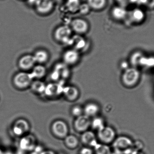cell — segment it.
I'll return each mask as SVG.
<instances>
[{
  "instance_id": "8",
  "label": "cell",
  "mask_w": 154,
  "mask_h": 154,
  "mask_svg": "<svg viewBox=\"0 0 154 154\" xmlns=\"http://www.w3.org/2000/svg\"><path fill=\"white\" fill-rule=\"evenodd\" d=\"M51 131L55 136L65 138L68 135V127L63 120H56L51 125Z\"/></svg>"
},
{
  "instance_id": "22",
  "label": "cell",
  "mask_w": 154,
  "mask_h": 154,
  "mask_svg": "<svg viewBox=\"0 0 154 154\" xmlns=\"http://www.w3.org/2000/svg\"><path fill=\"white\" fill-rule=\"evenodd\" d=\"M87 3L91 10L101 11L106 6L107 0H87Z\"/></svg>"
},
{
  "instance_id": "4",
  "label": "cell",
  "mask_w": 154,
  "mask_h": 154,
  "mask_svg": "<svg viewBox=\"0 0 154 154\" xmlns=\"http://www.w3.org/2000/svg\"><path fill=\"white\" fill-rule=\"evenodd\" d=\"M29 122L24 119H17L12 126L11 132L14 136L21 137L28 134L30 130Z\"/></svg>"
},
{
  "instance_id": "30",
  "label": "cell",
  "mask_w": 154,
  "mask_h": 154,
  "mask_svg": "<svg viewBox=\"0 0 154 154\" xmlns=\"http://www.w3.org/2000/svg\"><path fill=\"white\" fill-rule=\"evenodd\" d=\"M91 9L87 3L81 4L79 7V11L80 13L82 15L88 14L89 12Z\"/></svg>"
},
{
  "instance_id": "6",
  "label": "cell",
  "mask_w": 154,
  "mask_h": 154,
  "mask_svg": "<svg viewBox=\"0 0 154 154\" xmlns=\"http://www.w3.org/2000/svg\"><path fill=\"white\" fill-rule=\"evenodd\" d=\"M37 140L34 136L27 134L20 137L18 146L21 151L30 152L37 146Z\"/></svg>"
},
{
  "instance_id": "27",
  "label": "cell",
  "mask_w": 154,
  "mask_h": 154,
  "mask_svg": "<svg viewBox=\"0 0 154 154\" xmlns=\"http://www.w3.org/2000/svg\"><path fill=\"white\" fill-rule=\"evenodd\" d=\"M65 143L68 147L74 149L79 145V140L74 135H68L65 138Z\"/></svg>"
},
{
  "instance_id": "11",
  "label": "cell",
  "mask_w": 154,
  "mask_h": 154,
  "mask_svg": "<svg viewBox=\"0 0 154 154\" xmlns=\"http://www.w3.org/2000/svg\"><path fill=\"white\" fill-rule=\"evenodd\" d=\"M54 8V3L52 0H37L35 4L36 11L42 15L50 13Z\"/></svg>"
},
{
  "instance_id": "15",
  "label": "cell",
  "mask_w": 154,
  "mask_h": 154,
  "mask_svg": "<svg viewBox=\"0 0 154 154\" xmlns=\"http://www.w3.org/2000/svg\"><path fill=\"white\" fill-rule=\"evenodd\" d=\"M36 63L33 56L26 55L20 58L18 62V66L21 69L26 71L33 68Z\"/></svg>"
},
{
  "instance_id": "5",
  "label": "cell",
  "mask_w": 154,
  "mask_h": 154,
  "mask_svg": "<svg viewBox=\"0 0 154 154\" xmlns=\"http://www.w3.org/2000/svg\"><path fill=\"white\" fill-rule=\"evenodd\" d=\"M139 77L140 73L137 69L134 68H128L123 73L122 82L128 87L134 86L138 82Z\"/></svg>"
},
{
  "instance_id": "32",
  "label": "cell",
  "mask_w": 154,
  "mask_h": 154,
  "mask_svg": "<svg viewBox=\"0 0 154 154\" xmlns=\"http://www.w3.org/2000/svg\"><path fill=\"white\" fill-rule=\"evenodd\" d=\"M83 112V109L79 106H74L71 110L72 115L76 117V118L82 115Z\"/></svg>"
},
{
  "instance_id": "1",
  "label": "cell",
  "mask_w": 154,
  "mask_h": 154,
  "mask_svg": "<svg viewBox=\"0 0 154 154\" xmlns=\"http://www.w3.org/2000/svg\"><path fill=\"white\" fill-rule=\"evenodd\" d=\"M113 148L116 154H130L134 151V142L129 137L121 136L113 142Z\"/></svg>"
},
{
  "instance_id": "35",
  "label": "cell",
  "mask_w": 154,
  "mask_h": 154,
  "mask_svg": "<svg viewBox=\"0 0 154 154\" xmlns=\"http://www.w3.org/2000/svg\"><path fill=\"white\" fill-rule=\"evenodd\" d=\"M94 151L89 147H82L80 151V154H93Z\"/></svg>"
},
{
  "instance_id": "9",
  "label": "cell",
  "mask_w": 154,
  "mask_h": 154,
  "mask_svg": "<svg viewBox=\"0 0 154 154\" xmlns=\"http://www.w3.org/2000/svg\"><path fill=\"white\" fill-rule=\"evenodd\" d=\"M70 28L72 31L78 35H82L88 31L89 25L88 23L82 18H76L71 22Z\"/></svg>"
},
{
  "instance_id": "40",
  "label": "cell",
  "mask_w": 154,
  "mask_h": 154,
  "mask_svg": "<svg viewBox=\"0 0 154 154\" xmlns=\"http://www.w3.org/2000/svg\"><path fill=\"white\" fill-rule=\"evenodd\" d=\"M42 154H56L53 151L51 150H44Z\"/></svg>"
},
{
  "instance_id": "20",
  "label": "cell",
  "mask_w": 154,
  "mask_h": 154,
  "mask_svg": "<svg viewBox=\"0 0 154 154\" xmlns=\"http://www.w3.org/2000/svg\"><path fill=\"white\" fill-rule=\"evenodd\" d=\"M100 111V107L95 103H89L86 104L83 109L84 115L90 118L97 116Z\"/></svg>"
},
{
  "instance_id": "28",
  "label": "cell",
  "mask_w": 154,
  "mask_h": 154,
  "mask_svg": "<svg viewBox=\"0 0 154 154\" xmlns=\"http://www.w3.org/2000/svg\"><path fill=\"white\" fill-rule=\"evenodd\" d=\"M91 126L97 131L106 126L104 119L100 117H95L91 121Z\"/></svg>"
},
{
  "instance_id": "19",
  "label": "cell",
  "mask_w": 154,
  "mask_h": 154,
  "mask_svg": "<svg viewBox=\"0 0 154 154\" xmlns=\"http://www.w3.org/2000/svg\"><path fill=\"white\" fill-rule=\"evenodd\" d=\"M63 94L68 100L75 101L79 97V90L74 86H65L63 89Z\"/></svg>"
},
{
  "instance_id": "10",
  "label": "cell",
  "mask_w": 154,
  "mask_h": 154,
  "mask_svg": "<svg viewBox=\"0 0 154 154\" xmlns=\"http://www.w3.org/2000/svg\"><path fill=\"white\" fill-rule=\"evenodd\" d=\"M65 86L62 82L50 83L46 85L44 94L48 97H55L63 94Z\"/></svg>"
},
{
  "instance_id": "3",
  "label": "cell",
  "mask_w": 154,
  "mask_h": 154,
  "mask_svg": "<svg viewBox=\"0 0 154 154\" xmlns=\"http://www.w3.org/2000/svg\"><path fill=\"white\" fill-rule=\"evenodd\" d=\"M33 79L31 73L20 72L14 75L13 81L15 87L20 89H24L30 87Z\"/></svg>"
},
{
  "instance_id": "16",
  "label": "cell",
  "mask_w": 154,
  "mask_h": 154,
  "mask_svg": "<svg viewBox=\"0 0 154 154\" xmlns=\"http://www.w3.org/2000/svg\"><path fill=\"white\" fill-rule=\"evenodd\" d=\"M128 17L132 23H139L144 20L146 14L143 10L137 7L128 11Z\"/></svg>"
},
{
  "instance_id": "24",
  "label": "cell",
  "mask_w": 154,
  "mask_h": 154,
  "mask_svg": "<svg viewBox=\"0 0 154 154\" xmlns=\"http://www.w3.org/2000/svg\"><path fill=\"white\" fill-rule=\"evenodd\" d=\"M46 86L44 82L38 79L32 81L30 85L32 90L38 94L44 93Z\"/></svg>"
},
{
  "instance_id": "31",
  "label": "cell",
  "mask_w": 154,
  "mask_h": 154,
  "mask_svg": "<svg viewBox=\"0 0 154 154\" xmlns=\"http://www.w3.org/2000/svg\"><path fill=\"white\" fill-rule=\"evenodd\" d=\"M144 58L143 56L140 53H136L132 57V62L134 65H138L141 64L142 60Z\"/></svg>"
},
{
  "instance_id": "2",
  "label": "cell",
  "mask_w": 154,
  "mask_h": 154,
  "mask_svg": "<svg viewBox=\"0 0 154 154\" xmlns=\"http://www.w3.org/2000/svg\"><path fill=\"white\" fill-rule=\"evenodd\" d=\"M72 32L73 31L69 26L61 25L57 27L54 31V38L57 41L69 46Z\"/></svg>"
},
{
  "instance_id": "34",
  "label": "cell",
  "mask_w": 154,
  "mask_h": 154,
  "mask_svg": "<svg viewBox=\"0 0 154 154\" xmlns=\"http://www.w3.org/2000/svg\"><path fill=\"white\" fill-rule=\"evenodd\" d=\"M44 151L42 146L40 145H37L34 149L30 152V154H42Z\"/></svg>"
},
{
  "instance_id": "7",
  "label": "cell",
  "mask_w": 154,
  "mask_h": 154,
  "mask_svg": "<svg viewBox=\"0 0 154 154\" xmlns=\"http://www.w3.org/2000/svg\"><path fill=\"white\" fill-rule=\"evenodd\" d=\"M97 137L102 143L108 144L113 143L116 138V133L112 128L109 126L104 127L97 131Z\"/></svg>"
},
{
  "instance_id": "18",
  "label": "cell",
  "mask_w": 154,
  "mask_h": 154,
  "mask_svg": "<svg viewBox=\"0 0 154 154\" xmlns=\"http://www.w3.org/2000/svg\"><path fill=\"white\" fill-rule=\"evenodd\" d=\"M128 11L127 8L117 5L111 9V14L112 18L116 20H123L128 17Z\"/></svg>"
},
{
  "instance_id": "37",
  "label": "cell",
  "mask_w": 154,
  "mask_h": 154,
  "mask_svg": "<svg viewBox=\"0 0 154 154\" xmlns=\"http://www.w3.org/2000/svg\"><path fill=\"white\" fill-rule=\"evenodd\" d=\"M145 6L151 9L154 8V0H146Z\"/></svg>"
},
{
  "instance_id": "29",
  "label": "cell",
  "mask_w": 154,
  "mask_h": 154,
  "mask_svg": "<svg viewBox=\"0 0 154 154\" xmlns=\"http://www.w3.org/2000/svg\"><path fill=\"white\" fill-rule=\"evenodd\" d=\"M80 4V0H67L66 5L69 11L74 13L79 11Z\"/></svg>"
},
{
  "instance_id": "12",
  "label": "cell",
  "mask_w": 154,
  "mask_h": 154,
  "mask_svg": "<svg viewBox=\"0 0 154 154\" xmlns=\"http://www.w3.org/2000/svg\"><path fill=\"white\" fill-rule=\"evenodd\" d=\"M91 123L90 118L86 115H82L76 118L74 122V127L78 132L83 133L87 131L91 126Z\"/></svg>"
},
{
  "instance_id": "39",
  "label": "cell",
  "mask_w": 154,
  "mask_h": 154,
  "mask_svg": "<svg viewBox=\"0 0 154 154\" xmlns=\"http://www.w3.org/2000/svg\"><path fill=\"white\" fill-rule=\"evenodd\" d=\"M1 154H16L14 152L11 150H6V151H3Z\"/></svg>"
},
{
  "instance_id": "36",
  "label": "cell",
  "mask_w": 154,
  "mask_h": 154,
  "mask_svg": "<svg viewBox=\"0 0 154 154\" xmlns=\"http://www.w3.org/2000/svg\"><path fill=\"white\" fill-rule=\"evenodd\" d=\"M143 146V143L139 141L134 142V151H141Z\"/></svg>"
},
{
  "instance_id": "21",
  "label": "cell",
  "mask_w": 154,
  "mask_h": 154,
  "mask_svg": "<svg viewBox=\"0 0 154 154\" xmlns=\"http://www.w3.org/2000/svg\"><path fill=\"white\" fill-rule=\"evenodd\" d=\"M54 69L59 74L62 80L68 79L70 75V71L67 65L64 63H59L55 66Z\"/></svg>"
},
{
  "instance_id": "25",
  "label": "cell",
  "mask_w": 154,
  "mask_h": 154,
  "mask_svg": "<svg viewBox=\"0 0 154 154\" xmlns=\"http://www.w3.org/2000/svg\"><path fill=\"white\" fill-rule=\"evenodd\" d=\"M33 57L36 63L41 64L46 63L49 59L48 53L47 51L43 50L36 51Z\"/></svg>"
},
{
  "instance_id": "26",
  "label": "cell",
  "mask_w": 154,
  "mask_h": 154,
  "mask_svg": "<svg viewBox=\"0 0 154 154\" xmlns=\"http://www.w3.org/2000/svg\"><path fill=\"white\" fill-rule=\"evenodd\" d=\"M94 153L95 154H112L110 147L106 144L99 143L94 147Z\"/></svg>"
},
{
  "instance_id": "41",
  "label": "cell",
  "mask_w": 154,
  "mask_h": 154,
  "mask_svg": "<svg viewBox=\"0 0 154 154\" xmlns=\"http://www.w3.org/2000/svg\"><path fill=\"white\" fill-rule=\"evenodd\" d=\"M130 154H145L141 151H133Z\"/></svg>"
},
{
  "instance_id": "38",
  "label": "cell",
  "mask_w": 154,
  "mask_h": 154,
  "mask_svg": "<svg viewBox=\"0 0 154 154\" xmlns=\"http://www.w3.org/2000/svg\"><path fill=\"white\" fill-rule=\"evenodd\" d=\"M121 67L125 70L128 68V64L125 61H124L121 63Z\"/></svg>"
},
{
  "instance_id": "23",
  "label": "cell",
  "mask_w": 154,
  "mask_h": 154,
  "mask_svg": "<svg viewBox=\"0 0 154 154\" xmlns=\"http://www.w3.org/2000/svg\"><path fill=\"white\" fill-rule=\"evenodd\" d=\"M46 72L47 70L45 66L42 65H38L33 67L31 74L33 79H37L39 80L45 76Z\"/></svg>"
},
{
  "instance_id": "42",
  "label": "cell",
  "mask_w": 154,
  "mask_h": 154,
  "mask_svg": "<svg viewBox=\"0 0 154 154\" xmlns=\"http://www.w3.org/2000/svg\"><path fill=\"white\" fill-rule=\"evenodd\" d=\"M2 152H3L2 150V148H1V146H0V154L2 153Z\"/></svg>"
},
{
  "instance_id": "33",
  "label": "cell",
  "mask_w": 154,
  "mask_h": 154,
  "mask_svg": "<svg viewBox=\"0 0 154 154\" xmlns=\"http://www.w3.org/2000/svg\"><path fill=\"white\" fill-rule=\"evenodd\" d=\"M117 5L127 8L130 4V0H115Z\"/></svg>"
},
{
  "instance_id": "13",
  "label": "cell",
  "mask_w": 154,
  "mask_h": 154,
  "mask_svg": "<svg viewBox=\"0 0 154 154\" xmlns=\"http://www.w3.org/2000/svg\"><path fill=\"white\" fill-rule=\"evenodd\" d=\"M79 59V52L74 49L68 50L63 54L64 63L67 66H72L77 64Z\"/></svg>"
},
{
  "instance_id": "17",
  "label": "cell",
  "mask_w": 154,
  "mask_h": 154,
  "mask_svg": "<svg viewBox=\"0 0 154 154\" xmlns=\"http://www.w3.org/2000/svg\"><path fill=\"white\" fill-rule=\"evenodd\" d=\"M81 140L82 143L88 147H94L98 143L96 135L92 131L88 130L82 133Z\"/></svg>"
},
{
  "instance_id": "14",
  "label": "cell",
  "mask_w": 154,
  "mask_h": 154,
  "mask_svg": "<svg viewBox=\"0 0 154 154\" xmlns=\"http://www.w3.org/2000/svg\"><path fill=\"white\" fill-rule=\"evenodd\" d=\"M88 45V42L84 38L80 35L76 34L71 37L69 46L73 47V49L79 52L87 49Z\"/></svg>"
}]
</instances>
